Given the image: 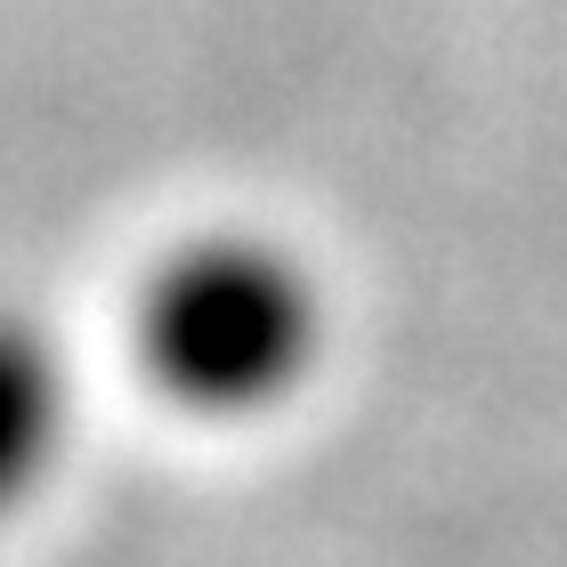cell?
Masks as SVG:
<instances>
[{"instance_id":"obj_1","label":"cell","mask_w":567,"mask_h":567,"mask_svg":"<svg viewBox=\"0 0 567 567\" xmlns=\"http://www.w3.org/2000/svg\"><path fill=\"white\" fill-rule=\"evenodd\" d=\"M332 308L300 251L268 236H212L154 268L138 300V365L203 422H260L324 365Z\"/></svg>"},{"instance_id":"obj_2","label":"cell","mask_w":567,"mask_h":567,"mask_svg":"<svg viewBox=\"0 0 567 567\" xmlns=\"http://www.w3.org/2000/svg\"><path fill=\"white\" fill-rule=\"evenodd\" d=\"M73 437H82V381L49 324L0 308V519L58 486Z\"/></svg>"}]
</instances>
